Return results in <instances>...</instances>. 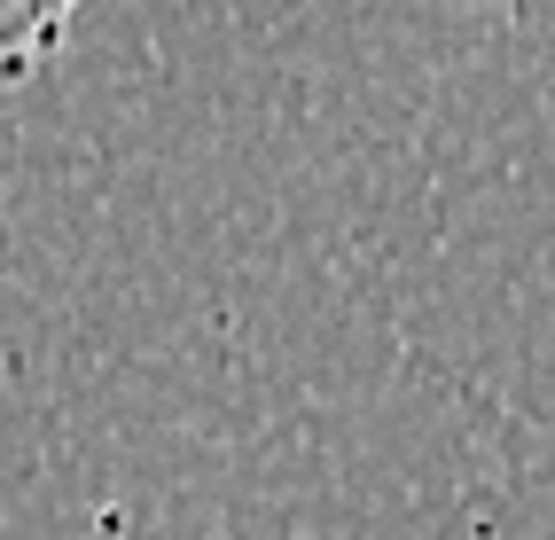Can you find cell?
I'll return each instance as SVG.
<instances>
[{"mask_svg":"<svg viewBox=\"0 0 555 540\" xmlns=\"http://www.w3.org/2000/svg\"><path fill=\"white\" fill-rule=\"evenodd\" d=\"M70 40V9H40V0H0V87L40 70Z\"/></svg>","mask_w":555,"mask_h":540,"instance_id":"6da1fadb","label":"cell"}]
</instances>
